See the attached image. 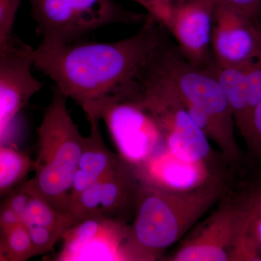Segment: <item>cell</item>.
Returning a JSON list of instances; mask_svg holds the SVG:
<instances>
[{
	"instance_id": "obj_12",
	"label": "cell",
	"mask_w": 261,
	"mask_h": 261,
	"mask_svg": "<svg viewBox=\"0 0 261 261\" xmlns=\"http://www.w3.org/2000/svg\"><path fill=\"white\" fill-rule=\"evenodd\" d=\"M218 0H173L168 31L187 61L208 70L214 65L213 20Z\"/></svg>"
},
{
	"instance_id": "obj_9",
	"label": "cell",
	"mask_w": 261,
	"mask_h": 261,
	"mask_svg": "<svg viewBox=\"0 0 261 261\" xmlns=\"http://www.w3.org/2000/svg\"><path fill=\"white\" fill-rule=\"evenodd\" d=\"M55 260H135L129 224L99 214L78 221L65 231Z\"/></svg>"
},
{
	"instance_id": "obj_4",
	"label": "cell",
	"mask_w": 261,
	"mask_h": 261,
	"mask_svg": "<svg viewBox=\"0 0 261 261\" xmlns=\"http://www.w3.org/2000/svg\"><path fill=\"white\" fill-rule=\"evenodd\" d=\"M163 38L154 58L181 98L187 111L209 140L230 163L243 159L236 137V127L227 98L219 81L208 70L189 63L177 44Z\"/></svg>"
},
{
	"instance_id": "obj_7",
	"label": "cell",
	"mask_w": 261,
	"mask_h": 261,
	"mask_svg": "<svg viewBox=\"0 0 261 261\" xmlns=\"http://www.w3.org/2000/svg\"><path fill=\"white\" fill-rule=\"evenodd\" d=\"M41 47L84 41L98 29L142 25L148 14L127 10L114 0H29Z\"/></svg>"
},
{
	"instance_id": "obj_5",
	"label": "cell",
	"mask_w": 261,
	"mask_h": 261,
	"mask_svg": "<svg viewBox=\"0 0 261 261\" xmlns=\"http://www.w3.org/2000/svg\"><path fill=\"white\" fill-rule=\"evenodd\" d=\"M154 53L137 75L136 98L157 123L171 155L186 163L213 162L208 137L190 116Z\"/></svg>"
},
{
	"instance_id": "obj_11",
	"label": "cell",
	"mask_w": 261,
	"mask_h": 261,
	"mask_svg": "<svg viewBox=\"0 0 261 261\" xmlns=\"http://www.w3.org/2000/svg\"><path fill=\"white\" fill-rule=\"evenodd\" d=\"M32 47L14 37L0 47V136L5 138L12 122L43 83L32 75Z\"/></svg>"
},
{
	"instance_id": "obj_6",
	"label": "cell",
	"mask_w": 261,
	"mask_h": 261,
	"mask_svg": "<svg viewBox=\"0 0 261 261\" xmlns=\"http://www.w3.org/2000/svg\"><path fill=\"white\" fill-rule=\"evenodd\" d=\"M212 212L192 228L167 260H261L252 234L255 216L243 202L225 195Z\"/></svg>"
},
{
	"instance_id": "obj_20",
	"label": "cell",
	"mask_w": 261,
	"mask_h": 261,
	"mask_svg": "<svg viewBox=\"0 0 261 261\" xmlns=\"http://www.w3.org/2000/svg\"><path fill=\"white\" fill-rule=\"evenodd\" d=\"M21 0H0V47L15 37L13 29Z\"/></svg>"
},
{
	"instance_id": "obj_17",
	"label": "cell",
	"mask_w": 261,
	"mask_h": 261,
	"mask_svg": "<svg viewBox=\"0 0 261 261\" xmlns=\"http://www.w3.org/2000/svg\"><path fill=\"white\" fill-rule=\"evenodd\" d=\"M0 235V260L25 261L38 255L23 223Z\"/></svg>"
},
{
	"instance_id": "obj_21",
	"label": "cell",
	"mask_w": 261,
	"mask_h": 261,
	"mask_svg": "<svg viewBox=\"0 0 261 261\" xmlns=\"http://www.w3.org/2000/svg\"><path fill=\"white\" fill-rule=\"evenodd\" d=\"M27 228L38 255L51 252L65 231L61 228L39 226H27Z\"/></svg>"
},
{
	"instance_id": "obj_24",
	"label": "cell",
	"mask_w": 261,
	"mask_h": 261,
	"mask_svg": "<svg viewBox=\"0 0 261 261\" xmlns=\"http://www.w3.org/2000/svg\"><path fill=\"white\" fill-rule=\"evenodd\" d=\"M32 197V196L27 190H24L21 185H20L18 188L10 192L4 202H6L20 216L23 221L28 211Z\"/></svg>"
},
{
	"instance_id": "obj_26",
	"label": "cell",
	"mask_w": 261,
	"mask_h": 261,
	"mask_svg": "<svg viewBox=\"0 0 261 261\" xmlns=\"http://www.w3.org/2000/svg\"><path fill=\"white\" fill-rule=\"evenodd\" d=\"M218 1L232 5L250 16L260 19L261 0H218Z\"/></svg>"
},
{
	"instance_id": "obj_1",
	"label": "cell",
	"mask_w": 261,
	"mask_h": 261,
	"mask_svg": "<svg viewBox=\"0 0 261 261\" xmlns=\"http://www.w3.org/2000/svg\"><path fill=\"white\" fill-rule=\"evenodd\" d=\"M168 31L147 17L140 30L114 42L72 43L32 47L33 65L51 79L88 121L100 120L103 108L120 99L148 62Z\"/></svg>"
},
{
	"instance_id": "obj_2",
	"label": "cell",
	"mask_w": 261,
	"mask_h": 261,
	"mask_svg": "<svg viewBox=\"0 0 261 261\" xmlns=\"http://www.w3.org/2000/svg\"><path fill=\"white\" fill-rule=\"evenodd\" d=\"M226 192L224 178L218 175L186 188L165 186L143 176L129 224L135 260H159L222 200Z\"/></svg>"
},
{
	"instance_id": "obj_23",
	"label": "cell",
	"mask_w": 261,
	"mask_h": 261,
	"mask_svg": "<svg viewBox=\"0 0 261 261\" xmlns=\"http://www.w3.org/2000/svg\"><path fill=\"white\" fill-rule=\"evenodd\" d=\"M241 198L255 217L261 218V178L252 180L247 185Z\"/></svg>"
},
{
	"instance_id": "obj_28",
	"label": "cell",
	"mask_w": 261,
	"mask_h": 261,
	"mask_svg": "<svg viewBox=\"0 0 261 261\" xmlns=\"http://www.w3.org/2000/svg\"><path fill=\"white\" fill-rule=\"evenodd\" d=\"M259 23H260V29H261V15L260 17V19H259Z\"/></svg>"
},
{
	"instance_id": "obj_18",
	"label": "cell",
	"mask_w": 261,
	"mask_h": 261,
	"mask_svg": "<svg viewBox=\"0 0 261 261\" xmlns=\"http://www.w3.org/2000/svg\"><path fill=\"white\" fill-rule=\"evenodd\" d=\"M23 223L27 226H44L66 231L75 224V220L70 215L58 212L47 202L32 196Z\"/></svg>"
},
{
	"instance_id": "obj_22",
	"label": "cell",
	"mask_w": 261,
	"mask_h": 261,
	"mask_svg": "<svg viewBox=\"0 0 261 261\" xmlns=\"http://www.w3.org/2000/svg\"><path fill=\"white\" fill-rule=\"evenodd\" d=\"M145 8L149 16L155 19L168 30L173 0H134Z\"/></svg>"
},
{
	"instance_id": "obj_27",
	"label": "cell",
	"mask_w": 261,
	"mask_h": 261,
	"mask_svg": "<svg viewBox=\"0 0 261 261\" xmlns=\"http://www.w3.org/2000/svg\"><path fill=\"white\" fill-rule=\"evenodd\" d=\"M252 233L261 255V218L255 217L252 224Z\"/></svg>"
},
{
	"instance_id": "obj_25",
	"label": "cell",
	"mask_w": 261,
	"mask_h": 261,
	"mask_svg": "<svg viewBox=\"0 0 261 261\" xmlns=\"http://www.w3.org/2000/svg\"><path fill=\"white\" fill-rule=\"evenodd\" d=\"M21 223L23 221L20 216L6 202H3L0 209V233L7 232Z\"/></svg>"
},
{
	"instance_id": "obj_15",
	"label": "cell",
	"mask_w": 261,
	"mask_h": 261,
	"mask_svg": "<svg viewBox=\"0 0 261 261\" xmlns=\"http://www.w3.org/2000/svg\"><path fill=\"white\" fill-rule=\"evenodd\" d=\"M99 121H89L90 133L85 137L78 164V170L95 181L109 172L121 159L119 154H115L106 145L99 129Z\"/></svg>"
},
{
	"instance_id": "obj_19",
	"label": "cell",
	"mask_w": 261,
	"mask_h": 261,
	"mask_svg": "<svg viewBox=\"0 0 261 261\" xmlns=\"http://www.w3.org/2000/svg\"><path fill=\"white\" fill-rule=\"evenodd\" d=\"M249 151V160L255 166L261 168V101L252 112L250 126L245 139Z\"/></svg>"
},
{
	"instance_id": "obj_14",
	"label": "cell",
	"mask_w": 261,
	"mask_h": 261,
	"mask_svg": "<svg viewBox=\"0 0 261 261\" xmlns=\"http://www.w3.org/2000/svg\"><path fill=\"white\" fill-rule=\"evenodd\" d=\"M206 70L210 71L216 77L224 89L235 125L245 140L252 114L247 88L245 66L229 68L221 66L214 62V65Z\"/></svg>"
},
{
	"instance_id": "obj_16",
	"label": "cell",
	"mask_w": 261,
	"mask_h": 261,
	"mask_svg": "<svg viewBox=\"0 0 261 261\" xmlns=\"http://www.w3.org/2000/svg\"><path fill=\"white\" fill-rule=\"evenodd\" d=\"M34 168V160L11 147H0V194L8 195Z\"/></svg>"
},
{
	"instance_id": "obj_8",
	"label": "cell",
	"mask_w": 261,
	"mask_h": 261,
	"mask_svg": "<svg viewBox=\"0 0 261 261\" xmlns=\"http://www.w3.org/2000/svg\"><path fill=\"white\" fill-rule=\"evenodd\" d=\"M119 155L140 166L166 145L157 123L132 93L107 105L100 113Z\"/></svg>"
},
{
	"instance_id": "obj_3",
	"label": "cell",
	"mask_w": 261,
	"mask_h": 261,
	"mask_svg": "<svg viewBox=\"0 0 261 261\" xmlns=\"http://www.w3.org/2000/svg\"><path fill=\"white\" fill-rule=\"evenodd\" d=\"M67 100L59 89H53L50 102L37 128L35 174L21 186L58 212L71 216L68 199L85 137L72 119Z\"/></svg>"
},
{
	"instance_id": "obj_10",
	"label": "cell",
	"mask_w": 261,
	"mask_h": 261,
	"mask_svg": "<svg viewBox=\"0 0 261 261\" xmlns=\"http://www.w3.org/2000/svg\"><path fill=\"white\" fill-rule=\"evenodd\" d=\"M211 45L216 64L229 68L245 66L261 53L259 19L217 1Z\"/></svg>"
},
{
	"instance_id": "obj_13",
	"label": "cell",
	"mask_w": 261,
	"mask_h": 261,
	"mask_svg": "<svg viewBox=\"0 0 261 261\" xmlns=\"http://www.w3.org/2000/svg\"><path fill=\"white\" fill-rule=\"evenodd\" d=\"M143 176L140 166L121 156L105 176L100 214L122 224H129L135 216Z\"/></svg>"
}]
</instances>
